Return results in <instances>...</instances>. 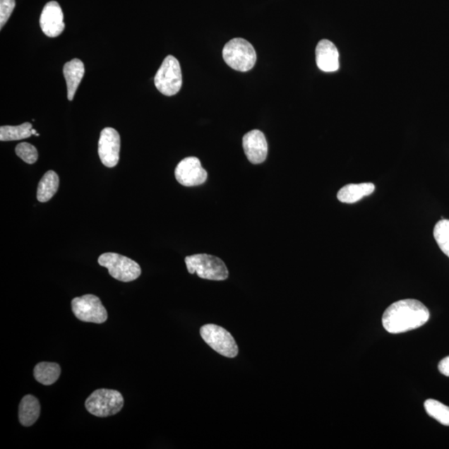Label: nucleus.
Masks as SVG:
<instances>
[{"label": "nucleus", "mask_w": 449, "mask_h": 449, "mask_svg": "<svg viewBox=\"0 0 449 449\" xmlns=\"http://www.w3.org/2000/svg\"><path fill=\"white\" fill-rule=\"evenodd\" d=\"M438 369L443 376L449 377V357L441 360L438 364Z\"/></svg>", "instance_id": "obj_24"}, {"label": "nucleus", "mask_w": 449, "mask_h": 449, "mask_svg": "<svg viewBox=\"0 0 449 449\" xmlns=\"http://www.w3.org/2000/svg\"><path fill=\"white\" fill-rule=\"evenodd\" d=\"M16 7V0H0V29L6 25Z\"/></svg>", "instance_id": "obj_23"}, {"label": "nucleus", "mask_w": 449, "mask_h": 449, "mask_svg": "<svg viewBox=\"0 0 449 449\" xmlns=\"http://www.w3.org/2000/svg\"><path fill=\"white\" fill-rule=\"evenodd\" d=\"M16 153L18 157H20L28 164H34L37 161V158H39L36 148L28 143H22L17 145Z\"/></svg>", "instance_id": "obj_22"}, {"label": "nucleus", "mask_w": 449, "mask_h": 449, "mask_svg": "<svg viewBox=\"0 0 449 449\" xmlns=\"http://www.w3.org/2000/svg\"><path fill=\"white\" fill-rule=\"evenodd\" d=\"M429 311L417 299H406L392 304L383 313V328L389 333L400 334L419 328L429 319Z\"/></svg>", "instance_id": "obj_1"}, {"label": "nucleus", "mask_w": 449, "mask_h": 449, "mask_svg": "<svg viewBox=\"0 0 449 449\" xmlns=\"http://www.w3.org/2000/svg\"><path fill=\"white\" fill-rule=\"evenodd\" d=\"M124 400L116 390L101 389L92 393L85 402L86 409L97 417L115 415L124 408Z\"/></svg>", "instance_id": "obj_4"}, {"label": "nucleus", "mask_w": 449, "mask_h": 449, "mask_svg": "<svg viewBox=\"0 0 449 449\" xmlns=\"http://www.w3.org/2000/svg\"><path fill=\"white\" fill-rule=\"evenodd\" d=\"M424 408L430 417L445 426H449V407L435 400L425 401Z\"/></svg>", "instance_id": "obj_20"}, {"label": "nucleus", "mask_w": 449, "mask_h": 449, "mask_svg": "<svg viewBox=\"0 0 449 449\" xmlns=\"http://www.w3.org/2000/svg\"><path fill=\"white\" fill-rule=\"evenodd\" d=\"M200 336L215 352L227 358L237 357L239 349L230 332L217 325H205L200 330Z\"/></svg>", "instance_id": "obj_6"}, {"label": "nucleus", "mask_w": 449, "mask_h": 449, "mask_svg": "<svg viewBox=\"0 0 449 449\" xmlns=\"http://www.w3.org/2000/svg\"><path fill=\"white\" fill-rule=\"evenodd\" d=\"M376 186L373 184H348L342 187L337 194V198L343 203L353 204L371 195Z\"/></svg>", "instance_id": "obj_15"}, {"label": "nucleus", "mask_w": 449, "mask_h": 449, "mask_svg": "<svg viewBox=\"0 0 449 449\" xmlns=\"http://www.w3.org/2000/svg\"><path fill=\"white\" fill-rule=\"evenodd\" d=\"M316 64L321 71L336 72L340 68V54L335 45L330 40H323L316 49Z\"/></svg>", "instance_id": "obj_13"}, {"label": "nucleus", "mask_w": 449, "mask_h": 449, "mask_svg": "<svg viewBox=\"0 0 449 449\" xmlns=\"http://www.w3.org/2000/svg\"><path fill=\"white\" fill-rule=\"evenodd\" d=\"M246 155L252 164H261L265 161L268 154V144L263 133L252 130L242 140Z\"/></svg>", "instance_id": "obj_11"}, {"label": "nucleus", "mask_w": 449, "mask_h": 449, "mask_svg": "<svg viewBox=\"0 0 449 449\" xmlns=\"http://www.w3.org/2000/svg\"><path fill=\"white\" fill-rule=\"evenodd\" d=\"M185 262L188 273H196L200 278L220 282L229 277L226 264L217 256L196 254L186 256Z\"/></svg>", "instance_id": "obj_3"}, {"label": "nucleus", "mask_w": 449, "mask_h": 449, "mask_svg": "<svg viewBox=\"0 0 449 449\" xmlns=\"http://www.w3.org/2000/svg\"><path fill=\"white\" fill-rule=\"evenodd\" d=\"M40 27L44 35L55 37L64 30V13L58 2L46 4L40 16Z\"/></svg>", "instance_id": "obj_12"}, {"label": "nucleus", "mask_w": 449, "mask_h": 449, "mask_svg": "<svg viewBox=\"0 0 449 449\" xmlns=\"http://www.w3.org/2000/svg\"><path fill=\"white\" fill-rule=\"evenodd\" d=\"M121 147L120 135L118 131L106 128L102 131L98 141V155L107 167H114L119 162Z\"/></svg>", "instance_id": "obj_10"}, {"label": "nucleus", "mask_w": 449, "mask_h": 449, "mask_svg": "<svg viewBox=\"0 0 449 449\" xmlns=\"http://www.w3.org/2000/svg\"><path fill=\"white\" fill-rule=\"evenodd\" d=\"M32 126L25 123L18 126H2L0 128V140L2 142L18 141V140L30 138Z\"/></svg>", "instance_id": "obj_19"}, {"label": "nucleus", "mask_w": 449, "mask_h": 449, "mask_svg": "<svg viewBox=\"0 0 449 449\" xmlns=\"http://www.w3.org/2000/svg\"><path fill=\"white\" fill-rule=\"evenodd\" d=\"M433 237L443 253L449 257V220L443 219L435 224Z\"/></svg>", "instance_id": "obj_21"}, {"label": "nucleus", "mask_w": 449, "mask_h": 449, "mask_svg": "<svg viewBox=\"0 0 449 449\" xmlns=\"http://www.w3.org/2000/svg\"><path fill=\"white\" fill-rule=\"evenodd\" d=\"M175 176L182 186H196L202 185L207 181L208 172L198 157H189L184 158L176 166Z\"/></svg>", "instance_id": "obj_9"}, {"label": "nucleus", "mask_w": 449, "mask_h": 449, "mask_svg": "<svg viewBox=\"0 0 449 449\" xmlns=\"http://www.w3.org/2000/svg\"><path fill=\"white\" fill-rule=\"evenodd\" d=\"M59 179L57 173L49 171L40 181L37 190V198L40 203H47L57 193Z\"/></svg>", "instance_id": "obj_17"}, {"label": "nucleus", "mask_w": 449, "mask_h": 449, "mask_svg": "<svg viewBox=\"0 0 449 449\" xmlns=\"http://www.w3.org/2000/svg\"><path fill=\"white\" fill-rule=\"evenodd\" d=\"M72 311L79 321L102 324L107 319V312L100 299L93 294L74 298Z\"/></svg>", "instance_id": "obj_8"}, {"label": "nucleus", "mask_w": 449, "mask_h": 449, "mask_svg": "<svg viewBox=\"0 0 449 449\" xmlns=\"http://www.w3.org/2000/svg\"><path fill=\"white\" fill-rule=\"evenodd\" d=\"M40 404L35 396L26 395L23 397L18 409L20 424L25 427L35 424L40 414Z\"/></svg>", "instance_id": "obj_16"}, {"label": "nucleus", "mask_w": 449, "mask_h": 449, "mask_svg": "<svg viewBox=\"0 0 449 449\" xmlns=\"http://www.w3.org/2000/svg\"><path fill=\"white\" fill-rule=\"evenodd\" d=\"M223 59L228 66L240 72L249 71L255 66L256 53L254 47L244 39H233L224 45Z\"/></svg>", "instance_id": "obj_2"}, {"label": "nucleus", "mask_w": 449, "mask_h": 449, "mask_svg": "<svg viewBox=\"0 0 449 449\" xmlns=\"http://www.w3.org/2000/svg\"><path fill=\"white\" fill-rule=\"evenodd\" d=\"M98 264L109 270L112 277L123 282H133L141 275L142 270L137 262L116 253H104L98 258Z\"/></svg>", "instance_id": "obj_5"}, {"label": "nucleus", "mask_w": 449, "mask_h": 449, "mask_svg": "<svg viewBox=\"0 0 449 449\" xmlns=\"http://www.w3.org/2000/svg\"><path fill=\"white\" fill-rule=\"evenodd\" d=\"M34 373L37 382L44 385H51L59 380L61 368L56 363L42 362L37 364Z\"/></svg>", "instance_id": "obj_18"}, {"label": "nucleus", "mask_w": 449, "mask_h": 449, "mask_svg": "<svg viewBox=\"0 0 449 449\" xmlns=\"http://www.w3.org/2000/svg\"><path fill=\"white\" fill-rule=\"evenodd\" d=\"M85 73L84 64L80 59H74L65 64L64 75L68 88V100L72 101L76 93L79 84Z\"/></svg>", "instance_id": "obj_14"}, {"label": "nucleus", "mask_w": 449, "mask_h": 449, "mask_svg": "<svg viewBox=\"0 0 449 449\" xmlns=\"http://www.w3.org/2000/svg\"><path fill=\"white\" fill-rule=\"evenodd\" d=\"M154 83L157 90L163 95H176L182 85V74L179 60L172 55L167 56L158 69Z\"/></svg>", "instance_id": "obj_7"}]
</instances>
